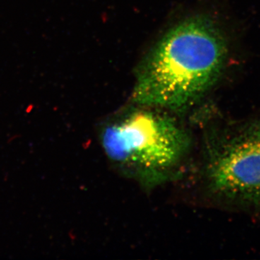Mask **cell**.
<instances>
[{"mask_svg": "<svg viewBox=\"0 0 260 260\" xmlns=\"http://www.w3.org/2000/svg\"><path fill=\"white\" fill-rule=\"evenodd\" d=\"M110 119L99 141L121 174L151 189L174 180L190 156V132L166 111L141 107Z\"/></svg>", "mask_w": 260, "mask_h": 260, "instance_id": "cell-2", "label": "cell"}, {"mask_svg": "<svg viewBox=\"0 0 260 260\" xmlns=\"http://www.w3.org/2000/svg\"><path fill=\"white\" fill-rule=\"evenodd\" d=\"M203 172L207 190L216 199L260 207V115L208 136Z\"/></svg>", "mask_w": 260, "mask_h": 260, "instance_id": "cell-3", "label": "cell"}, {"mask_svg": "<svg viewBox=\"0 0 260 260\" xmlns=\"http://www.w3.org/2000/svg\"><path fill=\"white\" fill-rule=\"evenodd\" d=\"M226 41L213 20L197 15L169 30L140 67L132 100L179 112L213 88L223 72Z\"/></svg>", "mask_w": 260, "mask_h": 260, "instance_id": "cell-1", "label": "cell"}]
</instances>
